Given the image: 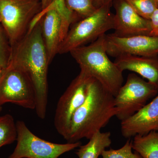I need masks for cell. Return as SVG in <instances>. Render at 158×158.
<instances>
[{
	"mask_svg": "<svg viewBox=\"0 0 158 158\" xmlns=\"http://www.w3.org/2000/svg\"><path fill=\"white\" fill-rule=\"evenodd\" d=\"M50 63L40 19L29 28L22 39L11 47V57L7 66L24 71L31 77L36 92L35 110L41 119H44L46 115Z\"/></svg>",
	"mask_w": 158,
	"mask_h": 158,
	"instance_id": "1",
	"label": "cell"
},
{
	"mask_svg": "<svg viewBox=\"0 0 158 158\" xmlns=\"http://www.w3.org/2000/svg\"><path fill=\"white\" fill-rule=\"evenodd\" d=\"M116 114L114 96L96 79L91 77L86 99L73 116L65 139L69 143L84 138L89 139Z\"/></svg>",
	"mask_w": 158,
	"mask_h": 158,
	"instance_id": "2",
	"label": "cell"
},
{
	"mask_svg": "<svg viewBox=\"0 0 158 158\" xmlns=\"http://www.w3.org/2000/svg\"><path fill=\"white\" fill-rule=\"evenodd\" d=\"M105 35L70 52L81 70L96 79L115 97L123 84V72L108 57Z\"/></svg>",
	"mask_w": 158,
	"mask_h": 158,
	"instance_id": "3",
	"label": "cell"
},
{
	"mask_svg": "<svg viewBox=\"0 0 158 158\" xmlns=\"http://www.w3.org/2000/svg\"><path fill=\"white\" fill-rule=\"evenodd\" d=\"M110 6H103L88 17L74 23L59 47L58 54L70 52L95 41L113 29V16Z\"/></svg>",
	"mask_w": 158,
	"mask_h": 158,
	"instance_id": "4",
	"label": "cell"
},
{
	"mask_svg": "<svg viewBox=\"0 0 158 158\" xmlns=\"http://www.w3.org/2000/svg\"><path fill=\"white\" fill-rule=\"evenodd\" d=\"M42 10L40 0H0L1 25L11 47L25 36Z\"/></svg>",
	"mask_w": 158,
	"mask_h": 158,
	"instance_id": "5",
	"label": "cell"
},
{
	"mask_svg": "<svg viewBox=\"0 0 158 158\" xmlns=\"http://www.w3.org/2000/svg\"><path fill=\"white\" fill-rule=\"evenodd\" d=\"M76 18L65 6L64 0H52L43 9L41 31L50 63L58 54L59 47Z\"/></svg>",
	"mask_w": 158,
	"mask_h": 158,
	"instance_id": "6",
	"label": "cell"
},
{
	"mask_svg": "<svg viewBox=\"0 0 158 158\" xmlns=\"http://www.w3.org/2000/svg\"><path fill=\"white\" fill-rule=\"evenodd\" d=\"M17 144L9 158H58L81 146L80 141L67 144H57L43 140L34 135L25 123H16Z\"/></svg>",
	"mask_w": 158,
	"mask_h": 158,
	"instance_id": "7",
	"label": "cell"
},
{
	"mask_svg": "<svg viewBox=\"0 0 158 158\" xmlns=\"http://www.w3.org/2000/svg\"><path fill=\"white\" fill-rule=\"evenodd\" d=\"M158 93L157 89L149 82L144 81L137 74H129L125 84L114 97L116 117L121 121L129 118Z\"/></svg>",
	"mask_w": 158,
	"mask_h": 158,
	"instance_id": "8",
	"label": "cell"
},
{
	"mask_svg": "<svg viewBox=\"0 0 158 158\" xmlns=\"http://www.w3.org/2000/svg\"><path fill=\"white\" fill-rule=\"evenodd\" d=\"M11 103L35 110L36 92L32 80L24 71L7 66L0 77V106Z\"/></svg>",
	"mask_w": 158,
	"mask_h": 158,
	"instance_id": "9",
	"label": "cell"
},
{
	"mask_svg": "<svg viewBox=\"0 0 158 158\" xmlns=\"http://www.w3.org/2000/svg\"><path fill=\"white\" fill-rule=\"evenodd\" d=\"M91 77L81 70L60 97L57 104L54 124L57 131L66 137L73 116L85 102Z\"/></svg>",
	"mask_w": 158,
	"mask_h": 158,
	"instance_id": "10",
	"label": "cell"
},
{
	"mask_svg": "<svg viewBox=\"0 0 158 158\" xmlns=\"http://www.w3.org/2000/svg\"><path fill=\"white\" fill-rule=\"evenodd\" d=\"M108 56L117 57L123 55L139 56H158V36L136 35L122 37L114 34H105Z\"/></svg>",
	"mask_w": 158,
	"mask_h": 158,
	"instance_id": "11",
	"label": "cell"
},
{
	"mask_svg": "<svg viewBox=\"0 0 158 158\" xmlns=\"http://www.w3.org/2000/svg\"><path fill=\"white\" fill-rule=\"evenodd\" d=\"M115 9L116 13L113 16V34L122 37L150 35V20L140 16L124 0H118Z\"/></svg>",
	"mask_w": 158,
	"mask_h": 158,
	"instance_id": "12",
	"label": "cell"
},
{
	"mask_svg": "<svg viewBox=\"0 0 158 158\" xmlns=\"http://www.w3.org/2000/svg\"><path fill=\"white\" fill-rule=\"evenodd\" d=\"M121 131L122 135L128 139L158 132V95L132 116L121 121Z\"/></svg>",
	"mask_w": 158,
	"mask_h": 158,
	"instance_id": "13",
	"label": "cell"
},
{
	"mask_svg": "<svg viewBox=\"0 0 158 158\" xmlns=\"http://www.w3.org/2000/svg\"><path fill=\"white\" fill-rule=\"evenodd\" d=\"M114 62L123 72L128 70L140 75L158 90V56L123 55L116 58Z\"/></svg>",
	"mask_w": 158,
	"mask_h": 158,
	"instance_id": "14",
	"label": "cell"
},
{
	"mask_svg": "<svg viewBox=\"0 0 158 158\" xmlns=\"http://www.w3.org/2000/svg\"><path fill=\"white\" fill-rule=\"evenodd\" d=\"M89 142L81 145L76 152L79 158H98L112 143L111 133L99 131L89 139Z\"/></svg>",
	"mask_w": 158,
	"mask_h": 158,
	"instance_id": "15",
	"label": "cell"
},
{
	"mask_svg": "<svg viewBox=\"0 0 158 158\" xmlns=\"http://www.w3.org/2000/svg\"><path fill=\"white\" fill-rule=\"evenodd\" d=\"M132 148L142 158H158V132L135 136Z\"/></svg>",
	"mask_w": 158,
	"mask_h": 158,
	"instance_id": "16",
	"label": "cell"
},
{
	"mask_svg": "<svg viewBox=\"0 0 158 158\" xmlns=\"http://www.w3.org/2000/svg\"><path fill=\"white\" fill-rule=\"evenodd\" d=\"M16 123L10 114L0 116V148L12 144L17 138Z\"/></svg>",
	"mask_w": 158,
	"mask_h": 158,
	"instance_id": "17",
	"label": "cell"
},
{
	"mask_svg": "<svg viewBox=\"0 0 158 158\" xmlns=\"http://www.w3.org/2000/svg\"><path fill=\"white\" fill-rule=\"evenodd\" d=\"M65 6L76 17L81 19L93 14L96 8L93 0H64Z\"/></svg>",
	"mask_w": 158,
	"mask_h": 158,
	"instance_id": "18",
	"label": "cell"
},
{
	"mask_svg": "<svg viewBox=\"0 0 158 158\" xmlns=\"http://www.w3.org/2000/svg\"><path fill=\"white\" fill-rule=\"evenodd\" d=\"M141 17L150 20L158 8L155 0H124Z\"/></svg>",
	"mask_w": 158,
	"mask_h": 158,
	"instance_id": "19",
	"label": "cell"
},
{
	"mask_svg": "<svg viewBox=\"0 0 158 158\" xmlns=\"http://www.w3.org/2000/svg\"><path fill=\"white\" fill-rule=\"evenodd\" d=\"M132 149V141L129 139L121 148L104 151L101 156L102 158H142L138 152H133Z\"/></svg>",
	"mask_w": 158,
	"mask_h": 158,
	"instance_id": "20",
	"label": "cell"
},
{
	"mask_svg": "<svg viewBox=\"0 0 158 158\" xmlns=\"http://www.w3.org/2000/svg\"><path fill=\"white\" fill-rule=\"evenodd\" d=\"M11 46L6 31L0 24V65L4 69L9 64Z\"/></svg>",
	"mask_w": 158,
	"mask_h": 158,
	"instance_id": "21",
	"label": "cell"
},
{
	"mask_svg": "<svg viewBox=\"0 0 158 158\" xmlns=\"http://www.w3.org/2000/svg\"><path fill=\"white\" fill-rule=\"evenodd\" d=\"M151 36H158V8L156 9L151 17Z\"/></svg>",
	"mask_w": 158,
	"mask_h": 158,
	"instance_id": "22",
	"label": "cell"
},
{
	"mask_svg": "<svg viewBox=\"0 0 158 158\" xmlns=\"http://www.w3.org/2000/svg\"><path fill=\"white\" fill-rule=\"evenodd\" d=\"M94 5L96 9L103 6L110 5L114 0H93Z\"/></svg>",
	"mask_w": 158,
	"mask_h": 158,
	"instance_id": "23",
	"label": "cell"
},
{
	"mask_svg": "<svg viewBox=\"0 0 158 158\" xmlns=\"http://www.w3.org/2000/svg\"><path fill=\"white\" fill-rule=\"evenodd\" d=\"M41 2L43 9H45L50 4L52 0H40Z\"/></svg>",
	"mask_w": 158,
	"mask_h": 158,
	"instance_id": "24",
	"label": "cell"
},
{
	"mask_svg": "<svg viewBox=\"0 0 158 158\" xmlns=\"http://www.w3.org/2000/svg\"><path fill=\"white\" fill-rule=\"evenodd\" d=\"M3 70V69L2 68V66L0 65V77L1 76V75H2V73Z\"/></svg>",
	"mask_w": 158,
	"mask_h": 158,
	"instance_id": "25",
	"label": "cell"
},
{
	"mask_svg": "<svg viewBox=\"0 0 158 158\" xmlns=\"http://www.w3.org/2000/svg\"><path fill=\"white\" fill-rule=\"evenodd\" d=\"M2 107L1 106H0V113H1V111H2Z\"/></svg>",
	"mask_w": 158,
	"mask_h": 158,
	"instance_id": "26",
	"label": "cell"
},
{
	"mask_svg": "<svg viewBox=\"0 0 158 158\" xmlns=\"http://www.w3.org/2000/svg\"><path fill=\"white\" fill-rule=\"evenodd\" d=\"M155 1H156V2L158 6V0H155Z\"/></svg>",
	"mask_w": 158,
	"mask_h": 158,
	"instance_id": "27",
	"label": "cell"
},
{
	"mask_svg": "<svg viewBox=\"0 0 158 158\" xmlns=\"http://www.w3.org/2000/svg\"><path fill=\"white\" fill-rule=\"evenodd\" d=\"M1 21H2V20H1V16H0V24H1Z\"/></svg>",
	"mask_w": 158,
	"mask_h": 158,
	"instance_id": "28",
	"label": "cell"
}]
</instances>
